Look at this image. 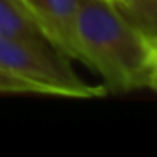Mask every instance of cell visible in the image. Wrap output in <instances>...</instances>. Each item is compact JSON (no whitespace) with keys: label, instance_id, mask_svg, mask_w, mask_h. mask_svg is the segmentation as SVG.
<instances>
[{"label":"cell","instance_id":"obj_1","mask_svg":"<svg viewBox=\"0 0 157 157\" xmlns=\"http://www.w3.org/2000/svg\"><path fill=\"white\" fill-rule=\"evenodd\" d=\"M75 59L95 69L108 93L145 88L155 68L154 48L110 0L78 2Z\"/></svg>","mask_w":157,"mask_h":157},{"label":"cell","instance_id":"obj_2","mask_svg":"<svg viewBox=\"0 0 157 157\" xmlns=\"http://www.w3.org/2000/svg\"><path fill=\"white\" fill-rule=\"evenodd\" d=\"M0 69L46 86L52 96L98 98L108 93L103 85L83 81L71 68L68 56L51 44L0 36Z\"/></svg>","mask_w":157,"mask_h":157},{"label":"cell","instance_id":"obj_3","mask_svg":"<svg viewBox=\"0 0 157 157\" xmlns=\"http://www.w3.org/2000/svg\"><path fill=\"white\" fill-rule=\"evenodd\" d=\"M54 49L75 59V21L79 0H21Z\"/></svg>","mask_w":157,"mask_h":157},{"label":"cell","instance_id":"obj_4","mask_svg":"<svg viewBox=\"0 0 157 157\" xmlns=\"http://www.w3.org/2000/svg\"><path fill=\"white\" fill-rule=\"evenodd\" d=\"M0 36L49 44L44 32L21 0H0Z\"/></svg>","mask_w":157,"mask_h":157},{"label":"cell","instance_id":"obj_5","mask_svg":"<svg viewBox=\"0 0 157 157\" xmlns=\"http://www.w3.org/2000/svg\"><path fill=\"white\" fill-rule=\"evenodd\" d=\"M110 2L152 48H157V0H110Z\"/></svg>","mask_w":157,"mask_h":157},{"label":"cell","instance_id":"obj_6","mask_svg":"<svg viewBox=\"0 0 157 157\" xmlns=\"http://www.w3.org/2000/svg\"><path fill=\"white\" fill-rule=\"evenodd\" d=\"M0 93H32V95H51L46 86L39 85V83L29 81L25 78L15 76L9 71L0 69Z\"/></svg>","mask_w":157,"mask_h":157},{"label":"cell","instance_id":"obj_7","mask_svg":"<svg viewBox=\"0 0 157 157\" xmlns=\"http://www.w3.org/2000/svg\"><path fill=\"white\" fill-rule=\"evenodd\" d=\"M149 88H152L154 91H157V61H155V68H154L152 78H150V85H149Z\"/></svg>","mask_w":157,"mask_h":157},{"label":"cell","instance_id":"obj_8","mask_svg":"<svg viewBox=\"0 0 157 157\" xmlns=\"http://www.w3.org/2000/svg\"><path fill=\"white\" fill-rule=\"evenodd\" d=\"M154 54H155V61H157V48H154Z\"/></svg>","mask_w":157,"mask_h":157}]
</instances>
